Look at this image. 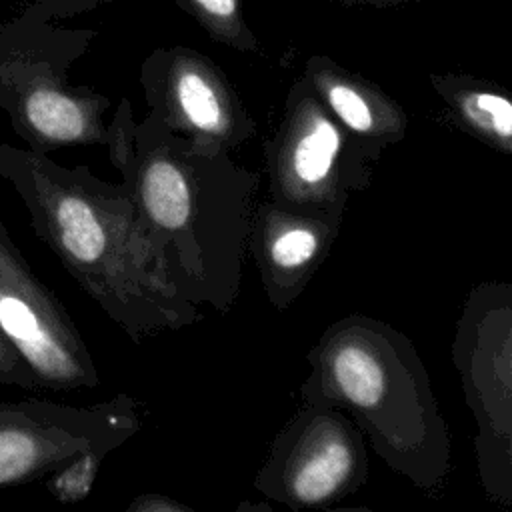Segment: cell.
<instances>
[{
  "label": "cell",
  "instance_id": "3",
  "mask_svg": "<svg viewBox=\"0 0 512 512\" xmlns=\"http://www.w3.org/2000/svg\"><path fill=\"white\" fill-rule=\"evenodd\" d=\"M96 416L40 398L0 402V488L42 478L96 440Z\"/></svg>",
  "mask_w": 512,
  "mask_h": 512
},
{
  "label": "cell",
  "instance_id": "5",
  "mask_svg": "<svg viewBox=\"0 0 512 512\" xmlns=\"http://www.w3.org/2000/svg\"><path fill=\"white\" fill-rule=\"evenodd\" d=\"M352 468V456L346 444L330 440L318 446L296 470L294 494L304 502L328 498L346 480Z\"/></svg>",
  "mask_w": 512,
  "mask_h": 512
},
{
  "label": "cell",
  "instance_id": "8",
  "mask_svg": "<svg viewBox=\"0 0 512 512\" xmlns=\"http://www.w3.org/2000/svg\"><path fill=\"white\" fill-rule=\"evenodd\" d=\"M338 150V132L326 118H314L310 132L294 150V170L304 182H320L332 168Z\"/></svg>",
  "mask_w": 512,
  "mask_h": 512
},
{
  "label": "cell",
  "instance_id": "12",
  "mask_svg": "<svg viewBox=\"0 0 512 512\" xmlns=\"http://www.w3.org/2000/svg\"><path fill=\"white\" fill-rule=\"evenodd\" d=\"M468 110L482 116L496 134L508 138L512 132V104L494 92H474L468 98Z\"/></svg>",
  "mask_w": 512,
  "mask_h": 512
},
{
  "label": "cell",
  "instance_id": "2",
  "mask_svg": "<svg viewBox=\"0 0 512 512\" xmlns=\"http://www.w3.org/2000/svg\"><path fill=\"white\" fill-rule=\"evenodd\" d=\"M0 330L42 388L92 384L88 354L56 296L36 278L0 222Z\"/></svg>",
  "mask_w": 512,
  "mask_h": 512
},
{
  "label": "cell",
  "instance_id": "7",
  "mask_svg": "<svg viewBox=\"0 0 512 512\" xmlns=\"http://www.w3.org/2000/svg\"><path fill=\"white\" fill-rule=\"evenodd\" d=\"M216 40L236 48H254L256 38L242 16V0H176Z\"/></svg>",
  "mask_w": 512,
  "mask_h": 512
},
{
  "label": "cell",
  "instance_id": "14",
  "mask_svg": "<svg viewBox=\"0 0 512 512\" xmlns=\"http://www.w3.org/2000/svg\"><path fill=\"white\" fill-rule=\"evenodd\" d=\"M28 2H30V8H34L38 14L50 18V16H68L82 10H90L108 0H28Z\"/></svg>",
  "mask_w": 512,
  "mask_h": 512
},
{
  "label": "cell",
  "instance_id": "15",
  "mask_svg": "<svg viewBox=\"0 0 512 512\" xmlns=\"http://www.w3.org/2000/svg\"><path fill=\"white\" fill-rule=\"evenodd\" d=\"M344 4H368V6H376V8H390V6H398L404 4L408 0H340Z\"/></svg>",
  "mask_w": 512,
  "mask_h": 512
},
{
  "label": "cell",
  "instance_id": "13",
  "mask_svg": "<svg viewBox=\"0 0 512 512\" xmlns=\"http://www.w3.org/2000/svg\"><path fill=\"white\" fill-rule=\"evenodd\" d=\"M0 384L2 386H18L26 390L42 388L38 376L30 370L24 358L16 352L10 340L0 330Z\"/></svg>",
  "mask_w": 512,
  "mask_h": 512
},
{
  "label": "cell",
  "instance_id": "11",
  "mask_svg": "<svg viewBox=\"0 0 512 512\" xmlns=\"http://www.w3.org/2000/svg\"><path fill=\"white\" fill-rule=\"evenodd\" d=\"M318 240L310 230L294 228L284 232L272 246V260L278 266L292 268L304 264L316 250Z\"/></svg>",
  "mask_w": 512,
  "mask_h": 512
},
{
  "label": "cell",
  "instance_id": "1",
  "mask_svg": "<svg viewBox=\"0 0 512 512\" xmlns=\"http://www.w3.org/2000/svg\"><path fill=\"white\" fill-rule=\"evenodd\" d=\"M90 36L48 26L34 8L0 24V108L30 150L46 154L98 134L100 100L66 86V68Z\"/></svg>",
  "mask_w": 512,
  "mask_h": 512
},
{
  "label": "cell",
  "instance_id": "10",
  "mask_svg": "<svg viewBox=\"0 0 512 512\" xmlns=\"http://www.w3.org/2000/svg\"><path fill=\"white\" fill-rule=\"evenodd\" d=\"M92 454H82L76 462H72L68 468H64L60 474H56L50 482L48 488L54 492V496L62 502H70L76 498H82L88 490L90 478H92V464H94Z\"/></svg>",
  "mask_w": 512,
  "mask_h": 512
},
{
  "label": "cell",
  "instance_id": "6",
  "mask_svg": "<svg viewBox=\"0 0 512 512\" xmlns=\"http://www.w3.org/2000/svg\"><path fill=\"white\" fill-rule=\"evenodd\" d=\"M332 372L346 398L360 406L374 404L382 390V368L358 346H348L336 352Z\"/></svg>",
  "mask_w": 512,
  "mask_h": 512
},
{
  "label": "cell",
  "instance_id": "4",
  "mask_svg": "<svg viewBox=\"0 0 512 512\" xmlns=\"http://www.w3.org/2000/svg\"><path fill=\"white\" fill-rule=\"evenodd\" d=\"M168 90L182 114L202 130H218L224 118L222 88L216 74L194 52L172 50L162 54Z\"/></svg>",
  "mask_w": 512,
  "mask_h": 512
},
{
  "label": "cell",
  "instance_id": "9",
  "mask_svg": "<svg viewBox=\"0 0 512 512\" xmlns=\"http://www.w3.org/2000/svg\"><path fill=\"white\" fill-rule=\"evenodd\" d=\"M316 82L324 88L328 104L348 128L358 132L372 128V106L366 100V94L356 88L348 78H342L334 72H316Z\"/></svg>",
  "mask_w": 512,
  "mask_h": 512
}]
</instances>
